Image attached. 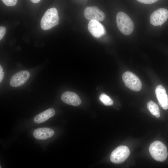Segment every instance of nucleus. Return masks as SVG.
<instances>
[{"instance_id": "obj_1", "label": "nucleus", "mask_w": 168, "mask_h": 168, "mask_svg": "<svg viewBox=\"0 0 168 168\" xmlns=\"http://www.w3.org/2000/svg\"><path fill=\"white\" fill-rule=\"evenodd\" d=\"M116 22L117 27L123 34L129 35L134 29V24L131 18L123 12H119L117 14Z\"/></svg>"}, {"instance_id": "obj_2", "label": "nucleus", "mask_w": 168, "mask_h": 168, "mask_svg": "<svg viewBox=\"0 0 168 168\" xmlns=\"http://www.w3.org/2000/svg\"><path fill=\"white\" fill-rule=\"evenodd\" d=\"M59 17L58 12L55 8L48 9L42 17L40 22L41 27L44 30H47L58 25Z\"/></svg>"}, {"instance_id": "obj_3", "label": "nucleus", "mask_w": 168, "mask_h": 168, "mask_svg": "<svg viewBox=\"0 0 168 168\" xmlns=\"http://www.w3.org/2000/svg\"><path fill=\"white\" fill-rule=\"evenodd\" d=\"M149 151L153 158L158 161H164L168 156L166 146L159 141H155L151 144L149 148Z\"/></svg>"}, {"instance_id": "obj_4", "label": "nucleus", "mask_w": 168, "mask_h": 168, "mask_svg": "<svg viewBox=\"0 0 168 168\" xmlns=\"http://www.w3.org/2000/svg\"><path fill=\"white\" fill-rule=\"evenodd\" d=\"M122 78L125 86L129 89L136 91L141 89V82L134 73L129 71L126 72L123 74Z\"/></svg>"}, {"instance_id": "obj_5", "label": "nucleus", "mask_w": 168, "mask_h": 168, "mask_svg": "<svg viewBox=\"0 0 168 168\" xmlns=\"http://www.w3.org/2000/svg\"><path fill=\"white\" fill-rule=\"evenodd\" d=\"M130 150L125 146H120L115 149L111 153V161L115 164H120L124 162L130 155Z\"/></svg>"}, {"instance_id": "obj_6", "label": "nucleus", "mask_w": 168, "mask_h": 168, "mask_svg": "<svg viewBox=\"0 0 168 168\" xmlns=\"http://www.w3.org/2000/svg\"><path fill=\"white\" fill-rule=\"evenodd\" d=\"M168 18V10L163 8L154 11L150 17V23L154 26L161 25Z\"/></svg>"}, {"instance_id": "obj_7", "label": "nucleus", "mask_w": 168, "mask_h": 168, "mask_svg": "<svg viewBox=\"0 0 168 168\" xmlns=\"http://www.w3.org/2000/svg\"><path fill=\"white\" fill-rule=\"evenodd\" d=\"M84 15L86 18L90 21L94 20L98 21H102L105 18L104 13L95 6L86 7L84 11Z\"/></svg>"}, {"instance_id": "obj_8", "label": "nucleus", "mask_w": 168, "mask_h": 168, "mask_svg": "<svg viewBox=\"0 0 168 168\" xmlns=\"http://www.w3.org/2000/svg\"><path fill=\"white\" fill-rule=\"evenodd\" d=\"M30 76V73L28 71L23 70L19 72L12 77L10 84L14 87L20 86L27 81Z\"/></svg>"}, {"instance_id": "obj_9", "label": "nucleus", "mask_w": 168, "mask_h": 168, "mask_svg": "<svg viewBox=\"0 0 168 168\" xmlns=\"http://www.w3.org/2000/svg\"><path fill=\"white\" fill-rule=\"evenodd\" d=\"M88 29L92 36L96 38L101 37L105 33V30L103 25L96 20H90L88 25Z\"/></svg>"}, {"instance_id": "obj_10", "label": "nucleus", "mask_w": 168, "mask_h": 168, "mask_svg": "<svg viewBox=\"0 0 168 168\" xmlns=\"http://www.w3.org/2000/svg\"><path fill=\"white\" fill-rule=\"evenodd\" d=\"M155 94L158 103L164 109H168V95L165 88L161 85H158L156 88Z\"/></svg>"}, {"instance_id": "obj_11", "label": "nucleus", "mask_w": 168, "mask_h": 168, "mask_svg": "<svg viewBox=\"0 0 168 168\" xmlns=\"http://www.w3.org/2000/svg\"><path fill=\"white\" fill-rule=\"evenodd\" d=\"M61 99L65 103L74 106H77L81 103L78 95L72 91H67L63 93L61 95Z\"/></svg>"}, {"instance_id": "obj_12", "label": "nucleus", "mask_w": 168, "mask_h": 168, "mask_svg": "<svg viewBox=\"0 0 168 168\" xmlns=\"http://www.w3.org/2000/svg\"><path fill=\"white\" fill-rule=\"evenodd\" d=\"M54 134V131L48 128H39L35 129L33 136L37 139L45 140L52 137Z\"/></svg>"}, {"instance_id": "obj_13", "label": "nucleus", "mask_w": 168, "mask_h": 168, "mask_svg": "<svg viewBox=\"0 0 168 168\" xmlns=\"http://www.w3.org/2000/svg\"><path fill=\"white\" fill-rule=\"evenodd\" d=\"M55 113L53 108H49L36 115L34 118V121L36 124L42 123L53 117Z\"/></svg>"}, {"instance_id": "obj_14", "label": "nucleus", "mask_w": 168, "mask_h": 168, "mask_svg": "<svg viewBox=\"0 0 168 168\" xmlns=\"http://www.w3.org/2000/svg\"><path fill=\"white\" fill-rule=\"evenodd\" d=\"M147 107L151 114L158 118L160 116L159 109L157 105L152 100L148 101L147 104Z\"/></svg>"}, {"instance_id": "obj_15", "label": "nucleus", "mask_w": 168, "mask_h": 168, "mask_svg": "<svg viewBox=\"0 0 168 168\" xmlns=\"http://www.w3.org/2000/svg\"><path fill=\"white\" fill-rule=\"evenodd\" d=\"M99 99L105 105H111L114 103L113 100L110 97L104 93H102L100 95Z\"/></svg>"}, {"instance_id": "obj_16", "label": "nucleus", "mask_w": 168, "mask_h": 168, "mask_svg": "<svg viewBox=\"0 0 168 168\" xmlns=\"http://www.w3.org/2000/svg\"><path fill=\"white\" fill-rule=\"evenodd\" d=\"M3 3L6 6H13L15 5L18 0H2Z\"/></svg>"}, {"instance_id": "obj_17", "label": "nucleus", "mask_w": 168, "mask_h": 168, "mask_svg": "<svg viewBox=\"0 0 168 168\" xmlns=\"http://www.w3.org/2000/svg\"><path fill=\"white\" fill-rule=\"evenodd\" d=\"M141 3L146 4H151L153 3L158 0H137Z\"/></svg>"}, {"instance_id": "obj_18", "label": "nucleus", "mask_w": 168, "mask_h": 168, "mask_svg": "<svg viewBox=\"0 0 168 168\" xmlns=\"http://www.w3.org/2000/svg\"><path fill=\"white\" fill-rule=\"evenodd\" d=\"M6 28L4 26L0 27V40L2 39L6 33Z\"/></svg>"}, {"instance_id": "obj_19", "label": "nucleus", "mask_w": 168, "mask_h": 168, "mask_svg": "<svg viewBox=\"0 0 168 168\" xmlns=\"http://www.w3.org/2000/svg\"><path fill=\"white\" fill-rule=\"evenodd\" d=\"M4 75V72H3V68L2 66H0V82L2 80Z\"/></svg>"}, {"instance_id": "obj_20", "label": "nucleus", "mask_w": 168, "mask_h": 168, "mask_svg": "<svg viewBox=\"0 0 168 168\" xmlns=\"http://www.w3.org/2000/svg\"><path fill=\"white\" fill-rule=\"evenodd\" d=\"M30 1L33 3H36L39 2L40 0H30Z\"/></svg>"}]
</instances>
